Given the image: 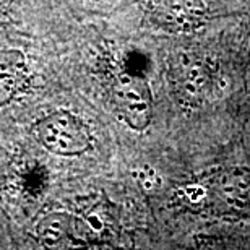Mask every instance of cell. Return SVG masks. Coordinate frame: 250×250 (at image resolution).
<instances>
[{
  "label": "cell",
  "mask_w": 250,
  "mask_h": 250,
  "mask_svg": "<svg viewBox=\"0 0 250 250\" xmlns=\"http://www.w3.org/2000/svg\"><path fill=\"white\" fill-rule=\"evenodd\" d=\"M153 18L167 33H195L207 21L208 5L203 0H158L153 8Z\"/></svg>",
  "instance_id": "3"
},
{
  "label": "cell",
  "mask_w": 250,
  "mask_h": 250,
  "mask_svg": "<svg viewBox=\"0 0 250 250\" xmlns=\"http://www.w3.org/2000/svg\"><path fill=\"white\" fill-rule=\"evenodd\" d=\"M211 193L226 213L250 216V167L223 169L211 181Z\"/></svg>",
  "instance_id": "4"
},
{
  "label": "cell",
  "mask_w": 250,
  "mask_h": 250,
  "mask_svg": "<svg viewBox=\"0 0 250 250\" xmlns=\"http://www.w3.org/2000/svg\"><path fill=\"white\" fill-rule=\"evenodd\" d=\"M26 59L18 51L0 52V106L10 103L26 86Z\"/></svg>",
  "instance_id": "5"
},
{
  "label": "cell",
  "mask_w": 250,
  "mask_h": 250,
  "mask_svg": "<svg viewBox=\"0 0 250 250\" xmlns=\"http://www.w3.org/2000/svg\"><path fill=\"white\" fill-rule=\"evenodd\" d=\"M114 104L119 116L135 130H145L153 119V99L146 82L124 75L114 84Z\"/></svg>",
  "instance_id": "2"
},
{
  "label": "cell",
  "mask_w": 250,
  "mask_h": 250,
  "mask_svg": "<svg viewBox=\"0 0 250 250\" xmlns=\"http://www.w3.org/2000/svg\"><path fill=\"white\" fill-rule=\"evenodd\" d=\"M42 148L57 156H80L91 148V133L82 119L68 111H56L36 124Z\"/></svg>",
  "instance_id": "1"
},
{
  "label": "cell",
  "mask_w": 250,
  "mask_h": 250,
  "mask_svg": "<svg viewBox=\"0 0 250 250\" xmlns=\"http://www.w3.org/2000/svg\"><path fill=\"white\" fill-rule=\"evenodd\" d=\"M38 232L46 244L56 246L75 232V219L67 213H54L39 224Z\"/></svg>",
  "instance_id": "6"
},
{
  "label": "cell",
  "mask_w": 250,
  "mask_h": 250,
  "mask_svg": "<svg viewBox=\"0 0 250 250\" xmlns=\"http://www.w3.org/2000/svg\"><path fill=\"white\" fill-rule=\"evenodd\" d=\"M3 161H5V151L2 148H0V166L3 164Z\"/></svg>",
  "instance_id": "7"
}]
</instances>
